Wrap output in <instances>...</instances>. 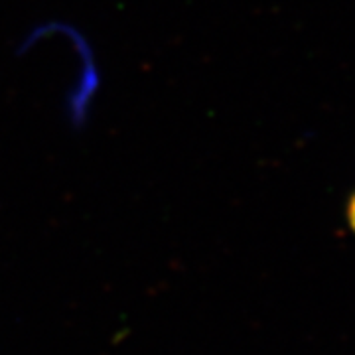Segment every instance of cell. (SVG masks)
I'll use <instances>...</instances> for the list:
<instances>
[{"mask_svg":"<svg viewBox=\"0 0 355 355\" xmlns=\"http://www.w3.org/2000/svg\"><path fill=\"white\" fill-rule=\"evenodd\" d=\"M347 223H349V227L355 233V193L347 202Z\"/></svg>","mask_w":355,"mask_h":355,"instance_id":"6da1fadb","label":"cell"}]
</instances>
